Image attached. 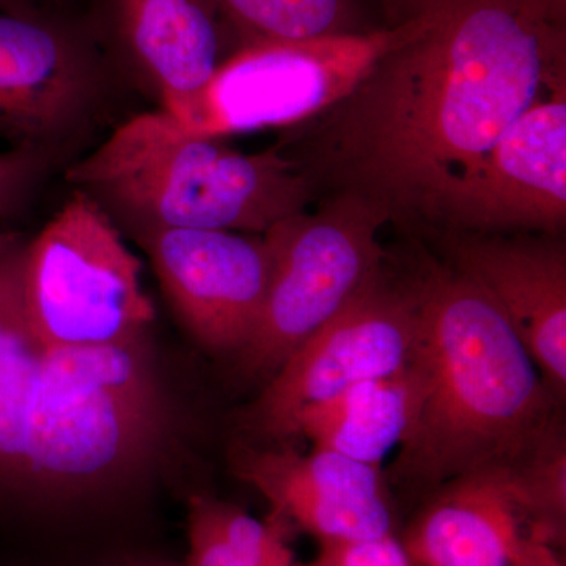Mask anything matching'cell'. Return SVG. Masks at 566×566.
<instances>
[{
    "mask_svg": "<svg viewBox=\"0 0 566 566\" xmlns=\"http://www.w3.org/2000/svg\"><path fill=\"white\" fill-rule=\"evenodd\" d=\"M412 20L326 112L308 175L433 219L449 186L566 81V17L545 0H385Z\"/></svg>",
    "mask_w": 566,
    "mask_h": 566,
    "instance_id": "cell-1",
    "label": "cell"
},
{
    "mask_svg": "<svg viewBox=\"0 0 566 566\" xmlns=\"http://www.w3.org/2000/svg\"><path fill=\"white\" fill-rule=\"evenodd\" d=\"M24 248L0 252V493L70 502L118 491L172 434L147 338L41 344L25 307Z\"/></svg>",
    "mask_w": 566,
    "mask_h": 566,
    "instance_id": "cell-2",
    "label": "cell"
},
{
    "mask_svg": "<svg viewBox=\"0 0 566 566\" xmlns=\"http://www.w3.org/2000/svg\"><path fill=\"white\" fill-rule=\"evenodd\" d=\"M411 419L385 479L417 499L460 476L512 469L560 420V401L509 319L452 266L420 277Z\"/></svg>",
    "mask_w": 566,
    "mask_h": 566,
    "instance_id": "cell-3",
    "label": "cell"
},
{
    "mask_svg": "<svg viewBox=\"0 0 566 566\" xmlns=\"http://www.w3.org/2000/svg\"><path fill=\"white\" fill-rule=\"evenodd\" d=\"M129 234L156 229L263 234L307 210L316 189L282 147L241 153L182 132L164 112L129 118L66 170Z\"/></svg>",
    "mask_w": 566,
    "mask_h": 566,
    "instance_id": "cell-4",
    "label": "cell"
},
{
    "mask_svg": "<svg viewBox=\"0 0 566 566\" xmlns=\"http://www.w3.org/2000/svg\"><path fill=\"white\" fill-rule=\"evenodd\" d=\"M389 221L385 205L338 191L318 210L297 212L263 233L274 271L255 333L237 354L244 379L264 385L381 270L379 232Z\"/></svg>",
    "mask_w": 566,
    "mask_h": 566,
    "instance_id": "cell-5",
    "label": "cell"
},
{
    "mask_svg": "<svg viewBox=\"0 0 566 566\" xmlns=\"http://www.w3.org/2000/svg\"><path fill=\"white\" fill-rule=\"evenodd\" d=\"M142 263L91 196L74 189L24 248V296L33 333L50 348L145 337L155 308Z\"/></svg>",
    "mask_w": 566,
    "mask_h": 566,
    "instance_id": "cell-6",
    "label": "cell"
},
{
    "mask_svg": "<svg viewBox=\"0 0 566 566\" xmlns=\"http://www.w3.org/2000/svg\"><path fill=\"white\" fill-rule=\"evenodd\" d=\"M386 24L370 32L240 48L197 95L182 132L221 139L322 117L344 102L411 31L403 11L385 7Z\"/></svg>",
    "mask_w": 566,
    "mask_h": 566,
    "instance_id": "cell-7",
    "label": "cell"
},
{
    "mask_svg": "<svg viewBox=\"0 0 566 566\" xmlns=\"http://www.w3.org/2000/svg\"><path fill=\"white\" fill-rule=\"evenodd\" d=\"M115 73L80 10L0 9V139L55 155L95 120Z\"/></svg>",
    "mask_w": 566,
    "mask_h": 566,
    "instance_id": "cell-8",
    "label": "cell"
},
{
    "mask_svg": "<svg viewBox=\"0 0 566 566\" xmlns=\"http://www.w3.org/2000/svg\"><path fill=\"white\" fill-rule=\"evenodd\" d=\"M420 277L398 281L385 264L263 385L243 416L253 438L281 442L294 417L342 390L403 370L419 334Z\"/></svg>",
    "mask_w": 566,
    "mask_h": 566,
    "instance_id": "cell-9",
    "label": "cell"
},
{
    "mask_svg": "<svg viewBox=\"0 0 566 566\" xmlns=\"http://www.w3.org/2000/svg\"><path fill=\"white\" fill-rule=\"evenodd\" d=\"M436 221L455 232L558 233L566 221V81L516 118L486 155L449 186Z\"/></svg>",
    "mask_w": 566,
    "mask_h": 566,
    "instance_id": "cell-10",
    "label": "cell"
},
{
    "mask_svg": "<svg viewBox=\"0 0 566 566\" xmlns=\"http://www.w3.org/2000/svg\"><path fill=\"white\" fill-rule=\"evenodd\" d=\"M175 314L205 348L238 354L262 316L274 259L264 234L156 229L132 234Z\"/></svg>",
    "mask_w": 566,
    "mask_h": 566,
    "instance_id": "cell-11",
    "label": "cell"
},
{
    "mask_svg": "<svg viewBox=\"0 0 566 566\" xmlns=\"http://www.w3.org/2000/svg\"><path fill=\"white\" fill-rule=\"evenodd\" d=\"M81 13L114 69L144 85L177 123L238 50L212 0H88Z\"/></svg>",
    "mask_w": 566,
    "mask_h": 566,
    "instance_id": "cell-12",
    "label": "cell"
},
{
    "mask_svg": "<svg viewBox=\"0 0 566 566\" xmlns=\"http://www.w3.org/2000/svg\"><path fill=\"white\" fill-rule=\"evenodd\" d=\"M234 474L273 506L279 526H294L324 543L367 542L397 535L381 468L316 449L238 444Z\"/></svg>",
    "mask_w": 566,
    "mask_h": 566,
    "instance_id": "cell-13",
    "label": "cell"
},
{
    "mask_svg": "<svg viewBox=\"0 0 566 566\" xmlns=\"http://www.w3.org/2000/svg\"><path fill=\"white\" fill-rule=\"evenodd\" d=\"M397 538L409 566H565L560 547L521 504L506 469L436 488Z\"/></svg>",
    "mask_w": 566,
    "mask_h": 566,
    "instance_id": "cell-14",
    "label": "cell"
},
{
    "mask_svg": "<svg viewBox=\"0 0 566 566\" xmlns=\"http://www.w3.org/2000/svg\"><path fill=\"white\" fill-rule=\"evenodd\" d=\"M450 266L491 297L527 349L547 389L566 394V251L551 237L453 232Z\"/></svg>",
    "mask_w": 566,
    "mask_h": 566,
    "instance_id": "cell-15",
    "label": "cell"
},
{
    "mask_svg": "<svg viewBox=\"0 0 566 566\" xmlns=\"http://www.w3.org/2000/svg\"><path fill=\"white\" fill-rule=\"evenodd\" d=\"M415 397V376L408 365L307 406L294 417L289 438L304 436L316 449L381 468L387 453L403 439Z\"/></svg>",
    "mask_w": 566,
    "mask_h": 566,
    "instance_id": "cell-16",
    "label": "cell"
},
{
    "mask_svg": "<svg viewBox=\"0 0 566 566\" xmlns=\"http://www.w3.org/2000/svg\"><path fill=\"white\" fill-rule=\"evenodd\" d=\"M238 50L251 44L285 43L354 35L381 28L364 0H212ZM386 24V22H385Z\"/></svg>",
    "mask_w": 566,
    "mask_h": 566,
    "instance_id": "cell-17",
    "label": "cell"
},
{
    "mask_svg": "<svg viewBox=\"0 0 566 566\" xmlns=\"http://www.w3.org/2000/svg\"><path fill=\"white\" fill-rule=\"evenodd\" d=\"M513 490L532 520L558 547L566 534V450L560 420L528 452L506 471Z\"/></svg>",
    "mask_w": 566,
    "mask_h": 566,
    "instance_id": "cell-18",
    "label": "cell"
},
{
    "mask_svg": "<svg viewBox=\"0 0 566 566\" xmlns=\"http://www.w3.org/2000/svg\"><path fill=\"white\" fill-rule=\"evenodd\" d=\"M211 526L241 564L245 566H305L286 543L283 528L273 520H255L240 506L210 495H192Z\"/></svg>",
    "mask_w": 566,
    "mask_h": 566,
    "instance_id": "cell-19",
    "label": "cell"
},
{
    "mask_svg": "<svg viewBox=\"0 0 566 566\" xmlns=\"http://www.w3.org/2000/svg\"><path fill=\"white\" fill-rule=\"evenodd\" d=\"M54 158V153L31 145L0 153V219L28 210Z\"/></svg>",
    "mask_w": 566,
    "mask_h": 566,
    "instance_id": "cell-20",
    "label": "cell"
},
{
    "mask_svg": "<svg viewBox=\"0 0 566 566\" xmlns=\"http://www.w3.org/2000/svg\"><path fill=\"white\" fill-rule=\"evenodd\" d=\"M305 566H409L397 535L367 542L324 543Z\"/></svg>",
    "mask_w": 566,
    "mask_h": 566,
    "instance_id": "cell-21",
    "label": "cell"
},
{
    "mask_svg": "<svg viewBox=\"0 0 566 566\" xmlns=\"http://www.w3.org/2000/svg\"><path fill=\"white\" fill-rule=\"evenodd\" d=\"M188 546L185 566H245L230 553L202 510L191 499L188 505Z\"/></svg>",
    "mask_w": 566,
    "mask_h": 566,
    "instance_id": "cell-22",
    "label": "cell"
},
{
    "mask_svg": "<svg viewBox=\"0 0 566 566\" xmlns=\"http://www.w3.org/2000/svg\"><path fill=\"white\" fill-rule=\"evenodd\" d=\"M22 234L11 230H0V252L9 251L13 245L20 244Z\"/></svg>",
    "mask_w": 566,
    "mask_h": 566,
    "instance_id": "cell-23",
    "label": "cell"
},
{
    "mask_svg": "<svg viewBox=\"0 0 566 566\" xmlns=\"http://www.w3.org/2000/svg\"><path fill=\"white\" fill-rule=\"evenodd\" d=\"M44 3L43 0H0V9L3 10H18L28 9V7L39 6Z\"/></svg>",
    "mask_w": 566,
    "mask_h": 566,
    "instance_id": "cell-24",
    "label": "cell"
},
{
    "mask_svg": "<svg viewBox=\"0 0 566 566\" xmlns=\"http://www.w3.org/2000/svg\"><path fill=\"white\" fill-rule=\"evenodd\" d=\"M96 566H175V565L164 564V562H155V560H122V562H112V564L96 565Z\"/></svg>",
    "mask_w": 566,
    "mask_h": 566,
    "instance_id": "cell-25",
    "label": "cell"
},
{
    "mask_svg": "<svg viewBox=\"0 0 566 566\" xmlns=\"http://www.w3.org/2000/svg\"><path fill=\"white\" fill-rule=\"evenodd\" d=\"M547 6L551 7L556 13L566 17V0H545Z\"/></svg>",
    "mask_w": 566,
    "mask_h": 566,
    "instance_id": "cell-26",
    "label": "cell"
},
{
    "mask_svg": "<svg viewBox=\"0 0 566 566\" xmlns=\"http://www.w3.org/2000/svg\"><path fill=\"white\" fill-rule=\"evenodd\" d=\"M44 3H48V6H55V7H62V9H73V2L74 0H43Z\"/></svg>",
    "mask_w": 566,
    "mask_h": 566,
    "instance_id": "cell-27",
    "label": "cell"
}]
</instances>
